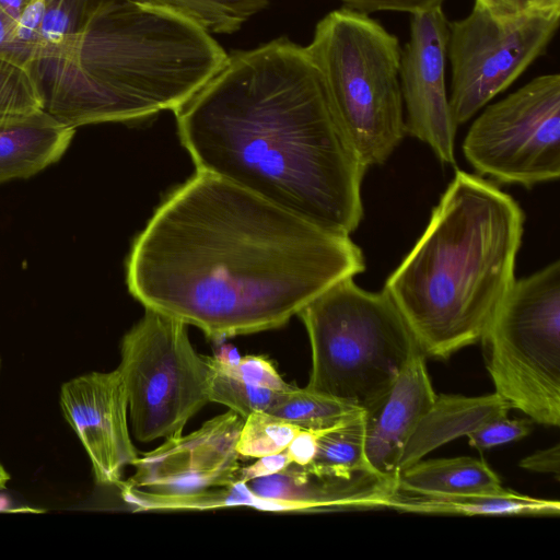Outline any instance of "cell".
<instances>
[{
    "label": "cell",
    "instance_id": "6da1fadb",
    "mask_svg": "<svg viewBox=\"0 0 560 560\" xmlns=\"http://www.w3.org/2000/svg\"><path fill=\"white\" fill-rule=\"evenodd\" d=\"M365 270L361 248L210 173L196 171L132 242L130 294L220 342L284 326Z\"/></svg>",
    "mask_w": 560,
    "mask_h": 560
},
{
    "label": "cell",
    "instance_id": "7a4b0ae2",
    "mask_svg": "<svg viewBox=\"0 0 560 560\" xmlns=\"http://www.w3.org/2000/svg\"><path fill=\"white\" fill-rule=\"evenodd\" d=\"M174 114L196 171L334 233L350 235L360 225L369 168L305 47L282 36L229 56Z\"/></svg>",
    "mask_w": 560,
    "mask_h": 560
},
{
    "label": "cell",
    "instance_id": "3957f363",
    "mask_svg": "<svg viewBox=\"0 0 560 560\" xmlns=\"http://www.w3.org/2000/svg\"><path fill=\"white\" fill-rule=\"evenodd\" d=\"M221 45L191 21L139 0H89L62 44L37 49L42 109L77 128L175 112L226 63Z\"/></svg>",
    "mask_w": 560,
    "mask_h": 560
},
{
    "label": "cell",
    "instance_id": "277c9868",
    "mask_svg": "<svg viewBox=\"0 0 560 560\" xmlns=\"http://www.w3.org/2000/svg\"><path fill=\"white\" fill-rule=\"evenodd\" d=\"M525 213L509 194L458 170L416 245L389 275V294L425 357L480 341L515 280Z\"/></svg>",
    "mask_w": 560,
    "mask_h": 560
},
{
    "label": "cell",
    "instance_id": "5b68a950",
    "mask_svg": "<svg viewBox=\"0 0 560 560\" xmlns=\"http://www.w3.org/2000/svg\"><path fill=\"white\" fill-rule=\"evenodd\" d=\"M311 345V390L366 410L422 351L400 311L383 289L370 292L343 279L298 314Z\"/></svg>",
    "mask_w": 560,
    "mask_h": 560
},
{
    "label": "cell",
    "instance_id": "8992f818",
    "mask_svg": "<svg viewBox=\"0 0 560 560\" xmlns=\"http://www.w3.org/2000/svg\"><path fill=\"white\" fill-rule=\"evenodd\" d=\"M305 48L360 161L368 168L384 164L406 135L398 38L369 14L342 7L318 21Z\"/></svg>",
    "mask_w": 560,
    "mask_h": 560
},
{
    "label": "cell",
    "instance_id": "52a82bcc",
    "mask_svg": "<svg viewBox=\"0 0 560 560\" xmlns=\"http://www.w3.org/2000/svg\"><path fill=\"white\" fill-rule=\"evenodd\" d=\"M480 341L497 394L533 422L560 424V261L514 280Z\"/></svg>",
    "mask_w": 560,
    "mask_h": 560
},
{
    "label": "cell",
    "instance_id": "ba28073f",
    "mask_svg": "<svg viewBox=\"0 0 560 560\" xmlns=\"http://www.w3.org/2000/svg\"><path fill=\"white\" fill-rule=\"evenodd\" d=\"M117 368L132 433L142 443L182 434L209 400L210 368L194 349L187 325L145 308L124 336Z\"/></svg>",
    "mask_w": 560,
    "mask_h": 560
},
{
    "label": "cell",
    "instance_id": "9c48e42d",
    "mask_svg": "<svg viewBox=\"0 0 560 560\" xmlns=\"http://www.w3.org/2000/svg\"><path fill=\"white\" fill-rule=\"evenodd\" d=\"M463 153L480 174L530 188L560 176V75H538L488 105L471 124Z\"/></svg>",
    "mask_w": 560,
    "mask_h": 560
},
{
    "label": "cell",
    "instance_id": "30bf717a",
    "mask_svg": "<svg viewBox=\"0 0 560 560\" xmlns=\"http://www.w3.org/2000/svg\"><path fill=\"white\" fill-rule=\"evenodd\" d=\"M560 13H536L499 21L474 4L448 22L451 113L458 127L510 88L551 43Z\"/></svg>",
    "mask_w": 560,
    "mask_h": 560
},
{
    "label": "cell",
    "instance_id": "8fae6325",
    "mask_svg": "<svg viewBox=\"0 0 560 560\" xmlns=\"http://www.w3.org/2000/svg\"><path fill=\"white\" fill-rule=\"evenodd\" d=\"M243 422L230 410L188 435L166 439L138 457L135 474L119 485L124 500L136 511L185 510L191 500L231 486L241 468Z\"/></svg>",
    "mask_w": 560,
    "mask_h": 560
},
{
    "label": "cell",
    "instance_id": "7c38bea8",
    "mask_svg": "<svg viewBox=\"0 0 560 560\" xmlns=\"http://www.w3.org/2000/svg\"><path fill=\"white\" fill-rule=\"evenodd\" d=\"M448 22L442 7L411 14L399 83L406 133L428 144L442 163L455 164L457 126L445 82Z\"/></svg>",
    "mask_w": 560,
    "mask_h": 560
},
{
    "label": "cell",
    "instance_id": "4fadbf2b",
    "mask_svg": "<svg viewBox=\"0 0 560 560\" xmlns=\"http://www.w3.org/2000/svg\"><path fill=\"white\" fill-rule=\"evenodd\" d=\"M60 406L90 457L96 483L119 486L125 468L139 456L129 433L128 398L118 370L92 372L65 383Z\"/></svg>",
    "mask_w": 560,
    "mask_h": 560
},
{
    "label": "cell",
    "instance_id": "5bb4252c",
    "mask_svg": "<svg viewBox=\"0 0 560 560\" xmlns=\"http://www.w3.org/2000/svg\"><path fill=\"white\" fill-rule=\"evenodd\" d=\"M246 485L250 490L248 506L270 511L388 509L398 492L397 483L369 471L350 478L317 476L293 463Z\"/></svg>",
    "mask_w": 560,
    "mask_h": 560
},
{
    "label": "cell",
    "instance_id": "9a60e30c",
    "mask_svg": "<svg viewBox=\"0 0 560 560\" xmlns=\"http://www.w3.org/2000/svg\"><path fill=\"white\" fill-rule=\"evenodd\" d=\"M425 358L422 351L415 353L386 394L364 410L368 464L373 474L395 483L404 447L436 397Z\"/></svg>",
    "mask_w": 560,
    "mask_h": 560
},
{
    "label": "cell",
    "instance_id": "2e32d148",
    "mask_svg": "<svg viewBox=\"0 0 560 560\" xmlns=\"http://www.w3.org/2000/svg\"><path fill=\"white\" fill-rule=\"evenodd\" d=\"M511 409L497 393L474 397L436 395L404 447L399 474L440 446L467 436L488 421L508 416Z\"/></svg>",
    "mask_w": 560,
    "mask_h": 560
},
{
    "label": "cell",
    "instance_id": "e0dca14e",
    "mask_svg": "<svg viewBox=\"0 0 560 560\" xmlns=\"http://www.w3.org/2000/svg\"><path fill=\"white\" fill-rule=\"evenodd\" d=\"M74 131L43 109L0 118V183L30 177L58 161Z\"/></svg>",
    "mask_w": 560,
    "mask_h": 560
},
{
    "label": "cell",
    "instance_id": "ac0fdd59",
    "mask_svg": "<svg viewBox=\"0 0 560 560\" xmlns=\"http://www.w3.org/2000/svg\"><path fill=\"white\" fill-rule=\"evenodd\" d=\"M398 491L418 495H465L503 491L499 476L467 456L419 460L398 477Z\"/></svg>",
    "mask_w": 560,
    "mask_h": 560
},
{
    "label": "cell",
    "instance_id": "d6986e66",
    "mask_svg": "<svg viewBox=\"0 0 560 560\" xmlns=\"http://www.w3.org/2000/svg\"><path fill=\"white\" fill-rule=\"evenodd\" d=\"M388 509L408 513L460 515H558L560 502L504 489L497 493L418 495L398 491Z\"/></svg>",
    "mask_w": 560,
    "mask_h": 560
},
{
    "label": "cell",
    "instance_id": "ffe728a7",
    "mask_svg": "<svg viewBox=\"0 0 560 560\" xmlns=\"http://www.w3.org/2000/svg\"><path fill=\"white\" fill-rule=\"evenodd\" d=\"M304 467L317 476L337 478L372 472L365 456L364 410L318 433L315 457Z\"/></svg>",
    "mask_w": 560,
    "mask_h": 560
},
{
    "label": "cell",
    "instance_id": "44dd1931",
    "mask_svg": "<svg viewBox=\"0 0 560 560\" xmlns=\"http://www.w3.org/2000/svg\"><path fill=\"white\" fill-rule=\"evenodd\" d=\"M363 410L338 398L327 396L306 386L293 385L279 393L267 412L279 417L301 430L322 433L358 411Z\"/></svg>",
    "mask_w": 560,
    "mask_h": 560
},
{
    "label": "cell",
    "instance_id": "7402d4cb",
    "mask_svg": "<svg viewBox=\"0 0 560 560\" xmlns=\"http://www.w3.org/2000/svg\"><path fill=\"white\" fill-rule=\"evenodd\" d=\"M36 47L15 45L0 48V118L42 109L33 73Z\"/></svg>",
    "mask_w": 560,
    "mask_h": 560
},
{
    "label": "cell",
    "instance_id": "603a6c76",
    "mask_svg": "<svg viewBox=\"0 0 560 560\" xmlns=\"http://www.w3.org/2000/svg\"><path fill=\"white\" fill-rule=\"evenodd\" d=\"M173 11L212 34H231L270 0H139Z\"/></svg>",
    "mask_w": 560,
    "mask_h": 560
},
{
    "label": "cell",
    "instance_id": "cb8c5ba5",
    "mask_svg": "<svg viewBox=\"0 0 560 560\" xmlns=\"http://www.w3.org/2000/svg\"><path fill=\"white\" fill-rule=\"evenodd\" d=\"M300 431L294 424L267 411H256L244 420L236 450L244 457L277 454L285 451Z\"/></svg>",
    "mask_w": 560,
    "mask_h": 560
},
{
    "label": "cell",
    "instance_id": "d4e9b609",
    "mask_svg": "<svg viewBox=\"0 0 560 560\" xmlns=\"http://www.w3.org/2000/svg\"><path fill=\"white\" fill-rule=\"evenodd\" d=\"M208 364L210 402L226 406L244 420L253 412L267 411L282 392L245 383L220 371L209 361Z\"/></svg>",
    "mask_w": 560,
    "mask_h": 560
},
{
    "label": "cell",
    "instance_id": "484cf974",
    "mask_svg": "<svg viewBox=\"0 0 560 560\" xmlns=\"http://www.w3.org/2000/svg\"><path fill=\"white\" fill-rule=\"evenodd\" d=\"M89 0H47L37 49L62 44L78 28Z\"/></svg>",
    "mask_w": 560,
    "mask_h": 560
},
{
    "label": "cell",
    "instance_id": "4316f807",
    "mask_svg": "<svg viewBox=\"0 0 560 560\" xmlns=\"http://www.w3.org/2000/svg\"><path fill=\"white\" fill-rule=\"evenodd\" d=\"M207 359L220 371L245 383L276 390H284L290 387V384L281 377L272 362L266 357H241L235 364H223L213 357H207Z\"/></svg>",
    "mask_w": 560,
    "mask_h": 560
},
{
    "label": "cell",
    "instance_id": "83f0119b",
    "mask_svg": "<svg viewBox=\"0 0 560 560\" xmlns=\"http://www.w3.org/2000/svg\"><path fill=\"white\" fill-rule=\"evenodd\" d=\"M532 429L530 419H509L505 416L486 422L467 438L471 447L485 451L524 439Z\"/></svg>",
    "mask_w": 560,
    "mask_h": 560
},
{
    "label": "cell",
    "instance_id": "f1b7e54d",
    "mask_svg": "<svg viewBox=\"0 0 560 560\" xmlns=\"http://www.w3.org/2000/svg\"><path fill=\"white\" fill-rule=\"evenodd\" d=\"M499 21H510L536 13H560V0H475Z\"/></svg>",
    "mask_w": 560,
    "mask_h": 560
},
{
    "label": "cell",
    "instance_id": "f546056e",
    "mask_svg": "<svg viewBox=\"0 0 560 560\" xmlns=\"http://www.w3.org/2000/svg\"><path fill=\"white\" fill-rule=\"evenodd\" d=\"M343 7L371 14L381 11L415 14L441 8L444 0H339Z\"/></svg>",
    "mask_w": 560,
    "mask_h": 560
},
{
    "label": "cell",
    "instance_id": "4dcf8cb0",
    "mask_svg": "<svg viewBox=\"0 0 560 560\" xmlns=\"http://www.w3.org/2000/svg\"><path fill=\"white\" fill-rule=\"evenodd\" d=\"M47 0H31L18 19L13 35L18 43L37 48L39 28Z\"/></svg>",
    "mask_w": 560,
    "mask_h": 560
},
{
    "label": "cell",
    "instance_id": "1f68e13d",
    "mask_svg": "<svg viewBox=\"0 0 560 560\" xmlns=\"http://www.w3.org/2000/svg\"><path fill=\"white\" fill-rule=\"evenodd\" d=\"M290 464H292V460L287 450L277 454L258 457V460L254 464L240 468L237 481L247 482L255 478L269 476L283 470Z\"/></svg>",
    "mask_w": 560,
    "mask_h": 560
},
{
    "label": "cell",
    "instance_id": "d6a6232c",
    "mask_svg": "<svg viewBox=\"0 0 560 560\" xmlns=\"http://www.w3.org/2000/svg\"><path fill=\"white\" fill-rule=\"evenodd\" d=\"M520 467L544 474H552L559 479L560 474V446L556 444L523 458Z\"/></svg>",
    "mask_w": 560,
    "mask_h": 560
},
{
    "label": "cell",
    "instance_id": "836d02e7",
    "mask_svg": "<svg viewBox=\"0 0 560 560\" xmlns=\"http://www.w3.org/2000/svg\"><path fill=\"white\" fill-rule=\"evenodd\" d=\"M317 436L318 433L301 430L293 438L287 447L293 464L306 466L313 460L317 451Z\"/></svg>",
    "mask_w": 560,
    "mask_h": 560
},
{
    "label": "cell",
    "instance_id": "e575fe53",
    "mask_svg": "<svg viewBox=\"0 0 560 560\" xmlns=\"http://www.w3.org/2000/svg\"><path fill=\"white\" fill-rule=\"evenodd\" d=\"M31 0H0V14L15 25L23 9Z\"/></svg>",
    "mask_w": 560,
    "mask_h": 560
},
{
    "label": "cell",
    "instance_id": "d590c367",
    "mask_svg": "<svg viewBox=\"0 0 560 560\" xmlns=\"http://www.w3.org/2000/svg\"><path fill=\"white\" fill-rule=\"evenodd\" d=\"M13 28L14 25L0 14V48L23 45L14 39Z\"/></svg>",
    "mask_w": 560,
    "mask_h": 560
},
{
    "label": "cell",
    "instance_id": "8d00e7d4",
    "mask_svg": "<svg viewBox=\"0 0 560 560\" xmlns=\"http://www.w3.org/2000/svg\"><path fill=\"white\" fill-rule=\"evenodd\" d=\"M213 358L223 364H235L241 359L237 350L231 345H221Z\"/></svg>",
    "mask_w": 560,
    "mask_h": 560
},
{
    "label": "cell",
    "instance_id": "74e56055",
    "mask_svg": "<svg viewBox=\"0 0 560 560\" xmlns=\"http://www.w3.org/2000/svg\"><path fill=\"white\" fill-rule=\"evenodd\" d=\"M0 366H1V360H0ZM9 479H10V476H9L8 471L4 469V467L0 463V489L5 487Z\"/></svg>",
    "mask_w": 560,
    "mask_h": 560
}]
</instances>
